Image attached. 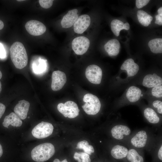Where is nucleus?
Masks as SVG:
<instances>
[{"label": "nucleus", "mask_w": 162, "mask_h": 162, "mask_svg": "<svg viewBox=\"0 0 162 162\" xmlns=\"http://www.w3.org/2000/svg\"><path fill=\"white\" fill-rule=\"evenodd\" d=\"M158 157L159 159L162 160V146L161 145L158 151Z\"/></svg>", "instance_id": "f704fd0d"}, {"label": "nucleus", "mask_w": 162, "mask_h": 162, "mask_svg": "<svg viewBox=\"0 0 162 162\" xmlns=\"http://www.w3.org/2000/svg\"><path fill=\"white\" fill-rule=\"evenodd\" d=\"M120 47L119 42L116 39L109 40L104 46L105 50L110 56L117 55L119 52Z\"/></svg>", "instance_id": "a211bd4d"}, {"label": "nucleus", "mask_w": 162, "mask_h": 162, "mask_svg": "<svg viewBox=\"0 0 162 162\" xmlns=\"http://www.w3.org/2000/svg\"><path fill=\"white\" fill-rule=\"evenodd\" d=\"M158 14L162 15V7H161L159 8L158 11Z\"/></svg>", "instance_id": "58836bf2"}, {"label": "nucleus", "mask_w": 162, "mask_h": 162, "mask_svg": "<svg viewBox=\"0 0 162 162\" xmlns=\"http://www.w3.org/2000/svg\"><path fill=\"white\" fill-rule=\"evenodd\" d=\"M148 136L146 132L143 130L138 132L131 139L130 142L133 146L137 148H142L146 145Z\"/></svg>", "instance_id": "2eb2a0df"}, {"label": "nucleus", "mask_w": 162, "mask_h": 162, "mask_svg": "<svg viewBox=\"0 0 162 162\" xmlns=\"http://www.w3.org/2000/svg\"><path fill=\"white\" fill-rule=\"evenodd\" d=\"M55 153V147L52 143H44L38 145L32 149L31 157L35 161L43 162L49 159Z\"/></svg>", "instance_id": "f03ea898"}, {"label": "nucleus", "mask_w": 162, "mask_h": 162, "mask_svg": "<svg viewBox=\"0 0 162 162\" xmlns=\"http://www.w3.org/2000/svg\"><path fill=\"white\" fill-rule=\"evenodd\" d=\"M121 69L126 70L128 77H131L135 75L138 72L139 67L134 62L132 58H129L125 60L122 65Z\"/></svg>", "instance_id": "dca6fc26"}, {"label": "nucleus", "mask_w": 162, "mask_h": 162, "mask_svg": "<svg viewBox=\"0 0 162 162\" xmlns=\"http://www.w3.org/2000/svg\"><path fill=\"white\" fill-rule=\"evenodd\" d=\"M137 16L140 23L145 26H147L151 23L153 17L143 10H139L137 12Z\"/></svg>", "instance_id": "4be33fe9"}, {"label": "nucleus", "mask_w": 162, "mask_h": 162, "mask_svg": "<svg viewBox=\"0 0 162 162\" xmlns=\"http://www.w3.org/2000/svg\"><path fill=\"white\" fill-rule=\"evenodd\" d=\"M52 79L51 88L55 91L61 89L67 81L65 74L60 70L53 71L52 74Z\"/></svg>", "instance_id": "1a4fd4ad"}, {"label": "nucleus", "mask_w": 162, "mask_h": 162, "mask_svg": "<svg viewBox=\"0 0 162 162\" xmlns=\"http://www.w3.org/2000/svg\"><path fill=\"white\" fill-rule=\"evenodd\" d=\"M124 29L128 30L130 28V25L128 23L126 22L124 24Z\"/></svg>", "instance_id": "c9c22d12"}, {"label": "nucleus", "mask_w": 162, "mask_h": 162, "mask_svg": "<svg viewBox=\"0 0 162 162\" xmlns=\"http://www.w3.org/2000/svg\"><path fill=\"white\" fill-rule=\"evenodd\" d=\"M2 91V84L1 81H0V94Z\"/></svg>", "instance_id": "a19ab883"}, {"label": "nucleus", "mask_w": 162, "mask_h": 162, "mask_svg": "<svg viewBox=\"0 0 162 162\" xmlns=\"http://www.w3.org/2000/svg\"><path fill=\"white\" fill-rule=\"evenodd\" d=\"M22 124V121L15 113L12 112L4 118L2 125L4 127L8 128L9 125H11L14 127H20Z\"/></svg>", "instance_id": "f3484780"}, {"label": "nucleus", "mask_w": 162, "mask_h": 162, "mask_svg": "<svg viewBox=\"0 0 162 162\" xmlns=\"http://www.w3.org/2000/svg\"><path fill=\"white\" fill-rule=\"evenodd\" d=\"M128 150L126 147L119 145L115 146L111 151V154L116 159H122L126 157Z\"/></svg>", "instance_id": "aec40b11"}, {"label": "nucleus", "mask_w": 162, "mask_h": 162, "mask_svg": "<svg viewBox=\"0 0 162 162\" xmlns=\"http://www.w3.org/2000/svg\"><path fill=\"white\" fill-rule=\"evenodd\" d=\"M2 77V74L1 71L0 70V79H1Z\"/></svg>", "instance_id": "79ce46f5"}, {"label": "nucleus", "mask_w": 162, "mask_h": 162, "mask_svg": "<svg viewBox=\"0 0 162 162\" xmlns=\"http://www.w3.org/2000/svg\"><path fill=\"white\" fill-rule=\"evenodd\" d=\"M149 1L148 0H136V6L138 8H142L147 5Z\"/></svg>", "instance_id": "7c9ffc66"}, {"label": "nucleus", "mask_w": 162, "mask_h": 162, "mask_svg": "<svg viewBox=\"0 0 162 162\" xmlns=\"http://www.w3.org/2000/svg\"><path fill=\"white\" fill-rule=\"evenodd\" d=\"M145 117L150 123L156 124L158 123L160 119L156 112L152 109L148 107L144 111Z\"/></svg>", "instance_id": "412c9836"}, {"label": "nucleus", "mask_w": 162, "mask_h": 162, "mask_svg": "<svg viewBox=\"0 0 162 162\" xmlns=\"http://www.w3.org/2000/svg\"><path fill=\"white\" fill-rule=\"evenodd\" d=\"M86 76L91 83L100 84L102 76V71L101 68L95 65H91L87 67L85 72Z\"/></svg>", "instance_id": "0eeeda50"}, {"label": "nucleus", "mask_w": 162, "mask_h": 162, "mask_svg": "<svg viewBox=\"0 0 162 162\" xmlns=\"http://www.w3.org/2000/svg\"><path fill=\"white\" fill-rule=\"evenodd\" d=\"M76 148L83 149L84 152L89 155L91 154L94 152L93 147L88 144V142L86 140L80 141L78 143Z\"/></svg>", "instance_id": "a878e982"}, {"label": "nucleus", "mask_w": 162, "mask_h": 162, "mask_svg": "<svg viewBox=\"0 0 162 162\" xmlns=\"http://www.w3.org/2000/svg\"><path fill=\"white\" fill-rule=\"evenodd\" d=\"M78 10L76 9L69 10L63 17L61 21L62 27L67 28L74 25L78 18V15L77 14Z\"/></svg>", "instance_id": "f8f14e48"}, {"label": "nucleus", "mask_w": 162, "mask_h": 162, "mask_svg": "<svg viewBox=\"0 0 162 162\" xmlns=\"http://www.w3.org/2000/svg\"><path fill=\"white\" fill-rule=\"evenodd\" d=\"M90 22V18L88 15L83 14L80 16L73 25L74 31L77 34L82 33L89 26Z\"/></svg>", "instance_id": "9d476101"}, {"label": "nucleus", "mask_w": 162, "mask_h": 162, "mask_svg": "<svg viewBox=\"0 0 162 162\" xmlns=\"http://www.w3.org/2000/svg\"><path fill=\"white\" fill-rule=\"evenodd\" d=\"M4 27V24L3 22L0 20V30L2 29Z\"/></svg>", "instance_id": "4c0bfd02"}, {"label": "nucleus", "mask_w": 162, "mask_h": 162, "mask_svg": "<svg viewBox=\"0 0 162 162\" xmlns=\"http://www.w3.org/2000/svg\"><path fill=\"white\" fill-rule=\"evenodd\" d=\"M83 101L85 104L82 107L87 114L94 115L100 111L101 103L96 96L90 93L87 94L84 96Z\"/></svg>", "instance_id": "7ed1b4c3"}, {"label": "nucleus", "mask_w": 162, "mask_h": 162, "mask_svg": "<svg viewBox=\"0 0 162 162\" xmlns=\"http://www.w3.org/2000/svg\"><path fill=\"white\" fill-rule=\"evenodd\" d=\"M88 39L84 36L75 38L72 42V47L75 53L78 55L85 53L88 50L90 45Z\"/></svg>", "instance_id": "423d86ee"}, {"label": "nucleus", "mask_w": 162, "mask_h": 162, "mask_svg": "<svg viewBox=\"0 0 162 162\" xmlns=\"http://www.w3.org/2000/svg\"><path fill=\"white\" fill-rule=\"evenodd\" d=\"M142 84L145 87L153 88L162 85V79L156 73H153L152 74H148L144 77Z\"/></svg>", "instance_id": "4468645a"}, {"label": "nucleus", "mask_w": 162, "mask_h": 162, "mask_svg": "<svg viewBox=\"0 0 162 162\" xmlns=\"http://www.w3.org/2000/svg\"><path fill=\"white\" fill-rule=\"evenodd\" d=\"M142 96V91L139 88L132 86L128 89L126 96L128 100L131 102H135L140 99Z\"/></svg>", "instance_id": "6ab92c4d"}, {"label": "nucleus", "mask_w": 162, "mask_h": 162, "mask_svg": "<svg viewBox=\"0 0 162 162\" xmlns=\"http://www.w3.org/2000/svg\"><path fill=\"white\" fill-rule=\"evenodd\" d=\"M53 127L50 123L42 122L32 129V133L34 137L39 139L46 138L52 134Z\"/></svg>", "instance_id": "39448f33"}, {"label": "nucleus", "mask_w": 162, "mask_h": 162, "mask_svg": "<svg viewBox=\"0 0 162 162\" xmlns=\"http://www.w3.org/2000/svg\"><path fill=\"white\" fill-rule=\"evenodd\" d=\"M10 50L11 61L16 68L21 69L26 66L28 61V56L22 43L15 42L11 46Z\"/></svg>", "instance_id": "f257e3e1"}, {"label": "nucleus", "mask_w": 162, "mask_h": 162, "mask_svg": "<svg viewBox=\"0 0 162 162\" xmlns=\"http://www.w3.org/2000/svg\"><path fill=\"white\" fill-rule=\"evenodd\" d=\"M25 27L30 34L34 36L42 35L46 30V27L43 23L35 20L28 21L25 25Z\"/></svg>", "instance_id": "6e6552de"}, {"label": "nucleus", "mask_w": 162, "mask_h": 162, "mask_svg": "<svg viewBox=\"0 0 162 162\" xmlns=\"http://www.w3.org/2000/svg\"><path fill=\"white\" fill-rule=\"evenodd\" d=\"M30 105L29 103L25 100H20L14 108V112L21 119L24 120L27 117Z\"/></svg>", "instance_id": "ddd939ff"}, {"label": "nucleus", "mask_w": 162, "mask_h": 162, "mask_svg": "<svg viewBox=\"0 0 162 162\" xmlns=\"http://www.w3.org/2000/svg\"><path fill=\"white\" fill-rule=\"evenodd\" d=\"M59 112L64 117L74 118L79 115L80 110L77 104L74 102L68 101L65 103H59L57 106Z\"/></svg>", "instance_id": "20e7f679"}, {"label": "nucleus", "mask_w": 162, "mask_h": 162, "mask_svg": "<svg viewBox=\"0 0 162 162\" xmlns=\"http://www.w3.org/2000/svg\"><path fill=\"white\" fill-rule=\"evenodd\" d=\"M152 96L157 98H161L162 97V86H157L153 87L151 91Z\"/></svg>", "instance_id": "cd10ccee"}, {"label": "nucleus", "mask_w": 162, "mask_h": 162, "mask_svg": "<svg viewBox=\"0 0 162 162\" xmlns=\"http://www.w3.org/2000/svg\"><path fill=\"white\" fill-rule=\"evenodd\" d=\"M148 46L152 52L155 53L162 52V39L157 38L150 40Z\"/></svg>", "instance_id": "5701e85b"}, {"label": "nucleus", "mask_w": 162, "mask_h": 162, "mask_svg": "<svg viewBox=\"0 0 162 162\" xmlns=\"http://www.w3.org/2000/svg\"><path fill=\"white\" fill-rule=\"evenodd\" d=\"M53 0H40L39 2L40 6L43 8L47 9L50 8L52 5Z\"/></svg>", "instance_id": "c85d7f7f"}, {"label": "nucleus", "mask_w": 162, "mask_h": 162, "mask_svg": "<svg viewBox=\"0 0 162 162\" xmlns=\"http://www.w3.org/2000/svg\"><path fill=\"white\" fill-rule=\"evenodd\" d=\"M5 109V106L4 104L0 103V119L4 114Z\"/></svg>", "instance_id": "72a5a7b5"}, {"label": "nucleus", "mask_w": 162, "mask_h": 162, "mask_svg": "<svg viewBox=\"0 0 162 162\" xmlns=\"http://www.w3.org/2000/svg\"><path fill=\"white\" fill-rule=\"evenodd\" d=\"M24 0H17L18 1H23Z\"/></svg>", "instance_id": "37998d69"}, {"label": "nucleus", "mask_w": 162, "mask_h": 162, "mask_svg": "<svg viewBox=\"0 0 162 162\" xmlns=\"http://www.w3.org/2000/svg\"><path fill=\"white\" fill-rule=\"evenodd\" d=\"M74 158L78 162H91V160L89 154L84 152H75Z\"/></svg>", "instance_id": "bb28decb"}, {"label": "nucleus", "mask_w": 162, "mask_h": 162, "mask_svg": "<svg viewBox=\"0 0 162 162\" xmlns=\"http://www.w3.org/2000/svg\"><path fill=\"white\" fill-rule=\"evenodd\" d=\"M53 162H68L67 160L66 159H65L62 161H60V160L57 158L55 159L53 161Z\"/></svg>", "instance_id": "e433bc0d"}, {"label": "nucleus", "mask_w": 162, "mask_h": 162, "mask_svg": "<svg viewBox=\"0 0 162 162\" xmlns=\"http://www.w3.org/2000/svg\"><path fill=\"white\" fill-rule=\"evenodd\" d=\"M156 20L155 23L160 25H162V15L158 14L155 16Z\"/></svg>", "instance_id": "473e14b6"}, {"label": "nucleus", "mask_w": 162, "mask_h": 162, "mask_svg": "<svg viewBox=\"0 0 162 162\" xmlns=\"http://www.w3.org/2000/svg\"><path fill=\"white\" fill-rule=\"evenodd\" d=\"M111 132L113 138L116 140H121L124 138V136L129 135L131 130L126 125L118 124L112 128Z\"/></svg>", "instance_id": "9b49d317"}, {"label": "nucleus", "mask_w": 162, "mask_h": 162, "mask_svg": "<svg viewBox=\"0 0 162 162\" xmlns=\"http://www.w3.org/2000/svg\"><path fill=\"white\" fill-rule=\"evenodd\" d=\"M126 157L129 162H144L143 158L134 149L128 150Z\"/></svg>", "instance_id": "b1692460"}, {"label": "nucleus", "mask_w": 162, "mask_h": 162, "mask_svg": "<svg viewBox=\"0 0 162 162\" xmlns=\"http://www.w3.org/2000/svg\"><path fill=\"white\" fill-rule=\"evenodd\" d=\"M124 24L122 21L118 20L115 19L112 21L110 24L111 29L116 36H118L120 31L124 29Z\"/></svg>", "instance_id": "393cba45"}, {"label": "nucleus", "mask_w": 162, "mask_h": 162, "mask_svg": "<svg viewBox=\"0 0 162 162\" xmlns=\"http://www.w3.org/2000/svg\"><path fill=\"white\" fill-rule=\"evenodd\" d=\"M154 107L157 109L158 112L160 114H162V102L159 100H155L152 103Z\"/></svg>", "instance_id": "c756f323"}, {"label": "nucleus", "mask_w": 162, "mask_h": 162, "mask_svg": "<svg viewBox=\"0 0 162 162\" xmlns=\"http://www.w3.org/2000/svg\"><path fill=\"white\" fill-rule=\"evenodd\" d=\"M3 153V151L2 146L0 144V158L2 156Z\"/></svg>", "instance_id": "ea45409f"}, {"label": "nucleus", "mask_w": 162, "mask_h": 162, "mask_svg": "<svg viewBox=\"0 0 162 162\" xmlns=\"http://www.w3.org/2000/svg\"><path fill=\"white\" fill-rule=\"evenodd\" d=\"M6 52L2 44L0 43V58H3L5 57Z\"/></svg>", "instance_id": "2f4dec72"}]
</instances>
